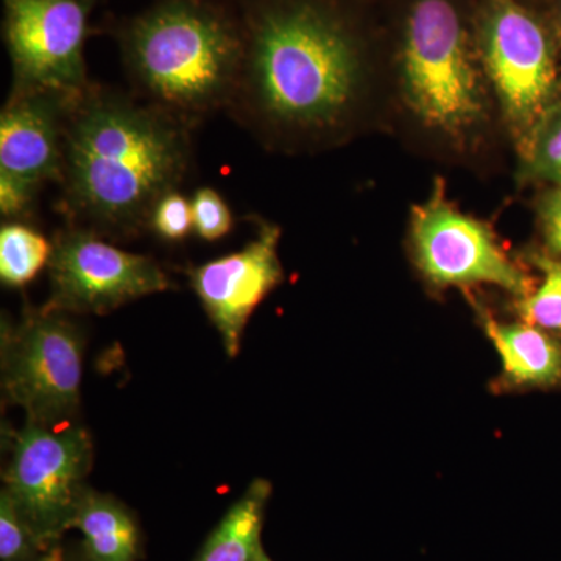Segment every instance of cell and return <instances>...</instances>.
I'll return each instance as SVG.
<instances>
[{
    "label": "cell",
    "mask_w": 561,
    "mask_h": 561,
    "mask_svg": "<svg viewBox=\"0 0 561 561\" xmlns=\"http://www.w3.org/2000/svg\"><path fill=\"white\" fill-rule=\"evenodd\" d=\"M230 113L267 146L309 150L356 131L370 60L356 27L327 0H265L251 10Z\"/></svg>",
    "instance_id": "obj_1"
},
{
    "label": "cell",
    "mask_w": 561,
    "mask_h": 561,
    "mask_svg": "<svg viewBox=\"0 0 561 561\" xmlns=\"http://www.w3.org/2000/svg\"><path fill=\"white\" fill-rule=\"evenodd\" d=\"M191 127L121 92L94 87L70 105L61 209L73 227L130 238L190 171Z\"/></svg>",
    "instance_id": "obj_2"
},
{
    "label": "cell",
    "mask_w": 561,
    "mask_h": 561,
    "mask_svg": "<svg viewBox=\"0 0 561 561\" xmlns=\"http://www.w3.org/2000/svg\"><path fill=\"white\" fill-rule=\"evenodd\" d=\"M125 66L140 95L187 127L230 108L243 33L206 0H161L125 28Z\"/></svg>",
    "instance_id": "obj_3"
},
{
    "label": "cell",
    "mask_w": 561,
    "mask_h": 561,
    "mask_svg": "<svg viewBox=\"0 0 561 561\" xmlns=\"http://www.w3.org/2000/svg\"><path fill=\"white\" fill-rule=\"evenodd\" d=\"M397 92L431 138L468 150L490 122L491 90L474 33L454 0H412L401 22Z\"/></svg>",
    "instance_id": "obj_4"
},
{
    "label": "cell",
    "mask_w": 561,
    "mask_h": 561,
    "mask_svg": "<svg viewBox=\"0 0 561 561\" xmlns=\"http://www.w3.org/2000/svg\"><path fill=\"white\" fill-rule=\"evenodd\" d=\"M474 36L491 94L522 150L542 114L560 99L556 43L540 18L518 0H483Z\"/></svg>",
    "instance_id": "obj_5"
},
{
    "label": "cell",
    "mask_w": 561,
    "mask_h": 561,
    "mask_svg": "<svg viewBox=\"0 0 561 561\" xmlns=\"http://www.w3.org/2000/svg\"><path fill=\"white\" fill-rule=\"evenodd\" d=\"M84 337L68 313L31 308L20 321L2 320L0 373L3 402L27 421L57 427L80 408Z\"/></svg>",
    "instance_id": "obj_6"
},
{
    "label": "cell",
    "mask_w": 561,
    "mask_h": 561,
    "mask_svg": "<svg viewBox=\"0 0 561 561\" xmlns=\"http://www.w3.org/2000/svg\"><path fill=\"white\" fill-rule=\"evenodd\" d=\"M9 461L3 491L33 534L49 551L72 529L77 502L92 467L90 434L79 424L47 427L27 421L3 432Z\"/></svg>",
    "instance_id": "obj_7"
},
{
    "label": "cell",
    "mask_w": 561,
    "mask_h": 561,
    "mask_svg": "<svg viewBox=\"0 0 561 561\" xmlns=\"http://www.w3.org/2000/svg\"><path fill=\"white\" fill-rule=\"evenodd\" d=\"M409 245L421 278L435 290L490 284L519 300L537 283L508 256L489 224L449 201L440 180L426 202L413 206Z\"/></svg>",
    "instance_id": "obj_8"
},
{
    "label": "cell",
    "mask_w": 561,
    "mask_h": 561,
    "mask_svg": "<svg viewBox=\"0 0 561 561\" xmlns=\"http://www.w3.org/2000/svg\"><path fill=\"white\" fill-rule=\"evenodd\" d=\"M49 262L46 311L108 313L127 302L172 289L158 262L106 242L103 236L73 227L58 232Z\"/></svg>",
    "instance_id": "obj_9"
},
{
    "label": "cell",
    "mask_w": 561,
    "mask_h": 561,
    "mask_svg": "<svg viewBox=\"0 0 561 561\" xmlns=\"http://www.w3.org/2000/svg\"><path fill=\"white\" fill-rule=\"evenodd\" d=\"M88 0H3L11 91L79 99L91 83L84 62Z\"/></svg>",
    "instance_id": "obj_10"
},
{
    "label": "cell",
    "mask_w": 561,
    "mask_h": 561,
    "mask_svg": "<svg viewBox=\"0 0 561 561\" xmlns=\"http://www.w3.org/2000/svg\"><path fill=\"white\" fill-rule=\"evenodd\" d=\"M279 239L278 225L260 220L253 238L241 250L187 272L192 290L230 357L241 350L250 317L284 280Z\"/></svg>",
    "instance_id": "obj_11"
},
{
    "label": "cell",
    "mask_w": 561,
    "mask_h": 561,
    "mask_svg": "<svg viewBox=\"0 0 561 561\" xmlns=\"http://www.w3.org/2000/svg\"><path fill=\"white\" fill-rule=\"evenodd\" d=\"M77 99L46 91H11L0 114V175L41 190L60 183L66 121Z\"/></svg>",
    "instance_id": "obj_12"
},
{
    "label": "cell",
    "mask_w": 561,
    "mask_h": 561,
    "mask_svg": "<svg viewBox=\"0 0 561 561\" xmlns=\"http://www.w3.org/2000/svg\"><path fill=\"white\" fill-rule=\"evenodd\" d=\"M486 337L500 353L502 371L494 389L502 391L561 387V341L540 328L502 323L481 311Z\"/></svg>",
    "instance_id": "obj_13"
},
{
    "label": "cell",
    "mask_w": 561,
    "mask_h": 561,
    "mask_svg": "<svg viewBox=\"0 0 561 561\" xmlns=\"http://www.w3.org/2000/svg\"><path fill=\"white\" fill-rule=\"evenodd\" d=\"M72 529L80 531V548L91 561H139L142 531L135 515L119 500L84 486L77 502Z\"/></svg>",
    "instance_id": "obj_14"
},
{
    "label": "cell",
    "mask_w": 561,
    "mask_h": 561,
    "mask_svg": "<svg viewBox=\"0 0 561 561\" xmlns=\"http://www.w3.org/2000/svg\"><path fill=\"white\" fill-rule=\"evenodd\" d=\"M271 494V482H251L210 531L194 561H260L265 552L261 537Z\"/></svg>",
    "instance_id": "obj_15"
},
{
    "label": "cell",
    "mask_w": 561,
    "mask_h": 561,
    "mask_svg": "<svg viewBox=\"0 0 561 561\" xmlns=\"http://www.w3.org/2000/svg\"><path fill=\"white\" fill-rule=\"evenodd\" d=\"M54 243L31 225L7 221L0 228V279L5 287L21 289L49 267Z\"/></svg>",
    "instance_id": "obj_16"
},
{
    "label": "cell",
    "mask_w": 561,
    "mask_h": 561,
    "mask_svg": "<svg viewBox=\"0 0 561 561\" xmlns=\"http://www.w3.org/2000/svg\"><path fill=\"white\" fill-rule=\"evenodd\" d=\"M529 261L540 271L542 280L529 295L515 300V312L524 323L561 341V256L531 251Z\"/></svg>",
    "instance_id": "obj_17"
},
{
    "label": "cell",
    "mask_w": 561,
    "mask_h": 561,
    "mask_svg": "<svg viewBox=\"0 0 561 561\" xmlns=\"http://www.w3.org/2000/svg\"><path fill=\"white\" fill-rule=\"evenodd\" d=\"M519 154L524 176L561 186V98L542 114Z\"/></svg>",
    "instance_id": "obj_18"
},
{
    "label": "cell",
    "mask_w": 561,
    "mask_h": 561,
    "mask_svg": "<svg viewBox=\"0 0 561 561\" xmlns=\"http://www.w3.org/2000/svg\"><path fill=\"white\" fill-rule=\"evenodd\" d=\"M60 548H44L22 519L9 494L0 493V561H57Z\"/></svg>",
    "instance_id": "obj_19"
},
{
    "label": "cell",
    "mask_w": 561,
    "mask_h": 561,
    "mask_svg": "<svg viewBox=\"0 0 561 561\" xmlns=\"http://www.w3.org/2000/svg\"><path fill=\"white\" fill-rule=\"evenodd\" d=\"M194 232L206 242H217L230 234L234 219L228 203L213 187H201L192 195Z\"/></svg>",
    "instance_id": "obj_20"
},
{
    "label": "cell",
    "mask_w": 561,
    "mask_h": 561,
    "mask_svg": "<svg viewBox=\"0 0 561 561\" xmlns=\"http://www.w3.org/2000/svg\"><path fill=\"white\" fill-rule=\"evenodd\" d=\"M149 230L165 242H181L194 231L192 203L179 190L160 198L150 216Z\"/></svg>",
    "instance_id": "obj_21"
},
{
    "label": "cell",
    "mask_w": 561,
    "mask_h": 561,
    "mask_svg": "<svg viewBox=\"0 0 561 561\" xmlns=\"http://www.w3.org/2000/svg\"><path fill=\"white\" fill-rule=\"evenodd\" d=\"M537 216L546 253L561 256V186L542 192L537 203Z\"/></svg>",
    "instance_id": "obj_22"
},
{
    "label": "cell",
    "mask_w": 561,
    "mask_h": 561,
    "mask_svg": "<svg viewBox=\"0 0 561 561\" xmlns=\"http://www.w3.org/2000/svg\"><path fill=\"white\" fill-rule=\"evenodd\" d=\"M38 190L11 176L0 175V214L9 221H20L31 214Z\"/></svg>",
    "instance_id": "obj_23"
},
{
    "label": "cell",
    "mask_w": 561,
    "mask_h": 561,
    "mask_svg": "<svg viewBox=\"0 0 561 561\" xmlns=\"http://www.w3.org/2000/svg\"><path fill=\"white\" fill-rule=\"evenodd\" d=\"M57 561H91L81 551V548H65L62 546L60 553H58Z\"/></svg>",
    "instance_id": "obj_24"
},
{
    "label": "cell",
    "mask_w": 561,
    "mask_h": 561,
    "mask_svg": "<svg viewBox=\"0 0 561 561\" xmlns=\"http://www.w3.org/2000/svg\"><path fill=\"white\" fill-rule=\"evenodd\" d=\"M260 561H273V560L271 559V557L267 556V553L264 552V553H262Z\"/></svg>",
    "instance_id": "obj_25"
},
{
    "label": "cell",
    "mask_w": 561,
    "mask_h": 561,
    "mask_svg": "<svg viewBox=\"0 0 561 561\" xmlns=\"http://www.w3.org/2000/svg\"><path fill=\"white\" fill-rule=\"evenodd\" d=\"M560 27H561V7H560Z\"/></svg>",
    "instance_id": "obj_26"
}]
</instances>
